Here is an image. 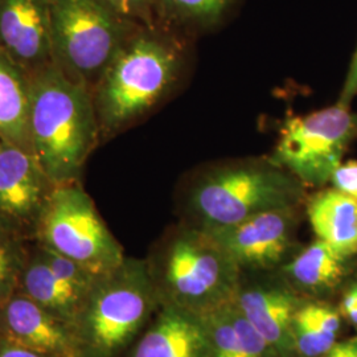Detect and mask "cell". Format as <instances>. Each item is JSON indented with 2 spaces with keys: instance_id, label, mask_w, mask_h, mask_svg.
<instances>
[{
  "instance_id": "cell-18",
  "label": "cell",
  "mask_w": 357,
  "mask_h": 357,
  "mask_svg": "<svg viewBox=\"0 0 357 357\" xmlns=\"http://www.w3.org/2000/svg\"><path fill=\"white\" fill-rule=\"evenodd\" d=\"M209 357H280L234 303L202 318Z\"/></svg>"
},
{
  "instance_id": "cell-25",
  "label": "cell",
  "mask_w": 357,
  "mask_h": 357,
  "mask_svg": "<svg viewBox=\"0 0 357 357\" xmlns=\"http://www.w3.org/2000/svg\"><path fill=\"white\" fill-rule=\"evenodd\" d=\"M357 96V47L356 51L354 53L352 61L349 65L348 73L345 77L344 85L342 88V93L339 97L337 103L343 105V106H351V102L354 101V98Z\"/></svg>"
},
{
  "instance_id": "cell-29",
  "label": "cell",
  "mask_w": 357,
  "mask_h": 357,
  "mask_svg": "<svg viewBox=\"0 0 357 357\" xmlns=\"http://www.w3.org/2000/svg\"><path fill=\"white\" fill-rule=\"evenodd\" d=\"M1 141H3V139H1V138H0V143H1Z\"/></svg>"
},
{
  "instance_id": "cell-20",
  "label": "cell",
  "mask_w": 357,
  "mask_h": 357,
  "mask_svg": "<svg viewBox=\"0 0 357 357\" xmlns=\"http://www.w3.org/2000/svg\"><path fill=\"white\" fill-rule=\"evenodd\" d=\"M29 76L0 51V138L31 153Z\"/></svg>"
},
{
  "instance_id": "cell-10",
  "label": "cell",
  "mask_w": 357,
  "mask_h": 357,
  "mask_svg": "<svg viewBox=\"0 0 357 357\" xmlns=\"http://www.w3.org/2000/svg\"><path fill=\"white\" fill-rule=\"evenodd\" d=\"M56 184L36 158L10 142L0 143V228L35 241L40 218Z\"/></svg>"
},
{
  "instance_id": "cell-6",
  "label": "cell",
  "mask_w": 357,
  "mask_h": 357,
  "mask_svg": "<svg viewBox=\"0 0 357 357\" xmlns=\"http://www.w3.org/2000/svg\"><path fill=\"white\" fill-rule=\"evenodd\" d=\"M53 63L93 91L141 24L101 0H50Z\"/></svg>"
},
{
  "instance_id": "cell-11",
  "label": "cell",
  "mask_w": 357,
  "mask_h": 357,
  "mask_svg": "<svg viewBox=\"0 0 357 357\" xmlns=\"http://www.w3.org/2000/svg\"><path fill=\"white\" fill-rule=\"evenodd\" d=\"M305 299L277 271L243 273L233 303L278 356L294 357L291 327L295 312Z\"/></svg>"
},
{
  "instance_id": "cell-3",
  "label": "cell",
  "mask_w": 357,
  "mask_h": 357,
  "mask_svg": "<svg viewBox=\"0 0 357 357\" xmlns=\"http://www.w3.org/2000/svg\"><path fill=\"white\" fill-rule=\"evenodd\" d=\"M160 306L197 318L234 302L243 271L206 230L178 221L144 258Z\"/></svg>"
},
{
  "instance_id": "cell-12",
  "label": "cell",
  "mask_w": 357,
  "mask_h": 357,
  "mask_svg": "<svg viewBox=\"0 0 357 357\" xmlns=\"http://www.w3.org/2000/svg\"><path fill=\"white\" fill-rule=\"evenodd\" d=\"M0 51L28 76L54 64L50 0H0Z\"/></svg>"
},
{
  "instance_id": "cell-13",
  "label": "cell",
  "mask_w": 357,
  "mask_h": 357,
  "mask_svg": "<svg viewBox=\"0 0 357 357\" xmlns=\"http://www.w3.org/2000/svg\"><path fill=\"white\" fill-rule=\"evenodd\" d=\"M0 336L51 357H77L72 324L16 293L0 305Z\"/></svg>"
},
{
  "instance_id": "cell-21",
  "label": "cell",
  "mask_w": 357,
  "mask_h": 357,
  "mask_svg": "<svg viewBox=\"0 0 357 357\" xmlns=\"http://www.w3.org/2000/svg\"><path fill=\"white\" fill-rule=\"evenodd\" d=\"M238 0H158V24L184 38L221 26Z\"/></svg>"
},
{
  "instance_id": "cell-22",
  "label": "cell",
  "mask_w": 357,
  "mask_h": 357,
  "mask_svg": "<svg viewBox=\"0 0 357 357\" xmlns=\"http://www.w3.org/2000/svg\"><path fill=\"white\" fill-rule=\"evenodd\" d=\"M28 243L0 228V305L17 291L26 265Z\"/></svg>"
},
{
  "instance_id": "cell-7",
  "label": "cell",
  "mask_w": 357,
  "mask_h": 357,
  "mask_svg": "<svg viewBox=\"0 0 357 357\" xmlns=\"http://www.w3.org/2000/svg\"><path fill=\"white\" fill-rule=\"evenodd\" d=\"M35 243L76 261L97 277L113 271L126 258L79 181L56 185Z\"/></svg>"
},
{
  "instance_id": "cell-15",
  "label": "cell",
  "mask_w": 357,
  "mask_h": 357,
  "mask_svg": "<svg viewBox=\"0 0 357 357\" xmlns=\"http://www.w3.org/2000/svg\"><path fill=\"white\" fill-rule=\"evenodd\" d=\"M125 357H209L202 318L160 306Z\"/></svg>"
},
{
  "instance_id": "cell-16",
  "label": "cell",
  "mask_w": 357,
  "mask_h": 357,
  "mask_svg": "<svg viewBox=\"0 0 357 357\" xmlns=\"http://www.w3.org/2000/svg\"><path fill=\"white\" fill-rule=\"evenodd\" d=\"M305 215L315 237L337 253L357 255V199L335 188L307 196Z\"/></svg>"
},
{
  "instance_id": "cell-8",
  "label": "cell",
  "mask_w": 357,
  "mask_h": 357,
  "mask_svg": "<svg viewBox=\"0 0 357 357\" xmlns=\"http://www.w3.org/2000/svg\"><path fill=\"white\" fill-rule=\"evenodd\" d=\"M357 138V113L336 103L283 121L271 160L293 174L306 188L323 187L342 165Z\"/></svg>"
},
{
  "instance_id": "cell-28",
  "label": "cell",
  "mask_w": 357,
  "mask_h": 357,
  "mask_svg": "<svg viewBox=\"0 0 357 357\" xmlns=\"http://www.w3.org/2000/svg\"><path fill=\"white\" fill-rule=\"evenodd\" d=\"M347 287L355 295L357 301V277L356 278H351V281L347 283Z\"/></svg>"
},
{
  "instance_id": "cell-23",
  "label": "cell",
  "mask_w": 357,
  "mask_h": 357,
  "mask_svg": "<svg viewBox=\"0 0 357 357\" xmlns=\"http://www.w3.org/2000/svg\"><path fill=\"white\" fill-rule=\"evenodd\" d=\"M115 13L141 26L158 24V0H101Z\"/></svg>"
},
{
  "instance_id": "cell-24",
  "label": "cell",
  "mask_w": 357,
  "mask_h": 357,
  "mask_svg": "<svg viewBox=\"0 0 357 357\" xmlns=\"http://www.w3.org/2000/svg\"><path fill=\"white\" fill-rule=\"evenodd\" d=\"M330 183L332 188L357 199V162L342 163L333 171Z\"/></svg>"
},
{
  "instance_id": "cell-5",
  "label": "cell",
  "mask_w": 357,
  "mask_h": 357,
  "mask_svg": "<svg viewBox=\"0 0 357 357\" xmlns=\"http://www.w3.org/2000/svg\"><path fill=\"white\" fill-rule=\"evenodd\" d=\"M159 307L146 261L126 257L97 278L77 314V357L126 356Z\"/></svg>"
},
{
  "instance_id": "cell-19",
  "label": "cell",
  "mask_w": 357,
  "mask_h": 357,
  "mask_svg": "<svg viewBox=\"0 0 357 357\" xmlns=\"http://www.w3.org/2000/svg\"><path fill=\"white\" fill-rule=\"evenodd\" d=\"M344 319L328 301L305 299L293 320L294 357H323L340 342Z\"/></svg>"
},
{
  "instance_id": "cell-1",
  "label": "cell",
  "mask_w": 357,
  "mask_h": 357,
  "mask_svg": "<svg viewBox=\"0 0 357 357\" xmlns=\"http://www.w3.org/2000/svg\"><path fill=\"white\" fill-rule=\"evenodd\" d=\"M306 190L270 156L215 162L195 169L183 183L180 221L221 229L262 212L305 205Z\"/></svg>"
},
{
  "instance_id": "cell-27",
  "label": "cell",
  "mask_w": 357,
  "mask_h": 357,
  "mask_svg": "<svg viewBox=\"0 0 357 357\" xmlns=\"http://www.w3.org/2000/svg\"><path fill=\"white\" fill-rule=\"evenodd\" d=\"M348 357H357V335L351 337V351Z\"/></svg>"
},
{
  "instance_id": "cell-4",
  "label": "cell",
  "mask_w": 357,
  "mask_h": 357,
  "mask_svg": "<svg viewBox=\"0 0 357 357\" xmlns=\"http://www.w3.org/2000/svg\"><path fill=\"white\" fill-rule=\"evenodd\" d=\"M29 146L56 185L79 181L101 135L93 94L54 64L29 76Z\"/></svg>"
},
{
  "instance_id": "cell-26",
  "label": "cell",
  "mask_w": 357,
  "mask_h": 357,
  "mask_svg": "<svg viewBox=\"0 0 357 357\" xmlns=\"http://www.w3.org/2000/svg\"><path fill=\"white\" fill-rule=\"evenodd\" d=\"M0 357H51L35 352L11 339L0 336Z\"/></svg>"
},
{
  "instance_id": "cell-14",
  "label": "cell",
  "mask_w": 357,
  "mask_h": 357,
  "mask_svg": "<svg viewBox=\"0 0 357 357\" xmlns=\"http://www.w3.org/2000/svg\"><path fill=\"white\" fill-rule=\"evenodd\" d=\"M277 273L301 296L328 301L351 281L354 258L337 253L330 245L317 238L302 246Z\"/></svg>"
},
{
  "instance_id": "cell-2",
  "label": "cell",
  "mask_w": 357,
  "mask_h": 357,
  "mask_svg": "<svg viewBox=\"0 0 357 357\" xmlns=\"http://www.w3.org/2000/svg\"><path fill=\"white\" fill-rule=\"evenodd\" d=\"M185 40L162 26L135 29L91 91L101 134H116L166 98L185 69Z\"/></svg>"
},
{
  "instance_id": "cell-9",
  "label": "cell",
  "mask_w": 357,
  "mask_h": 357,
  "mask_svg": "<svg viewBox=\"0 0 357 357\" xmlns=\"http://www.w3.org/2000/svg\"><path fill=\"white\" fill-rule=\"evenodd\" d=\"M305 205L262 212L211 233L245 274L275 273L299 252Z\"/></svg>"
},
{
  "instance_id": "cell-17",
  "label": "cell",
  "mask_w": 357,
  "mask_h": 357,
  "mask_svg": "<svg viewBox=\"0 0 357 357\" xmlns=\"http://www.w3.org/2000/svg\"><path fill=\"white\" fill-rule=\"evenodd\" d=\"M16 293L26 295L52 315L69 324H73L88 295L70 286L50 268L35 241L28 243L26 265Z\"/></svg>"
}]
</instances>
